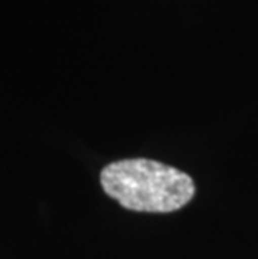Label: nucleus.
Returning a JSON list of instances; mask_svg holds the SVG:
<instances>
[{"mask_svg": "<svg viewBox=\"0 0 258 259\" xmlns=\"http://www.w3.org/2000/svg\"><path fill=\"white\" fill-rule=\"evenodd\" d=\"M101 186L121 206L139 212H173L195 196L188 174L151 159H124L101 172Z\"/></svg>", "mask_w": 258, "mask_h": 259, "instance_id": "nucleus-1", "label": "nucleus"}]
</instances>
